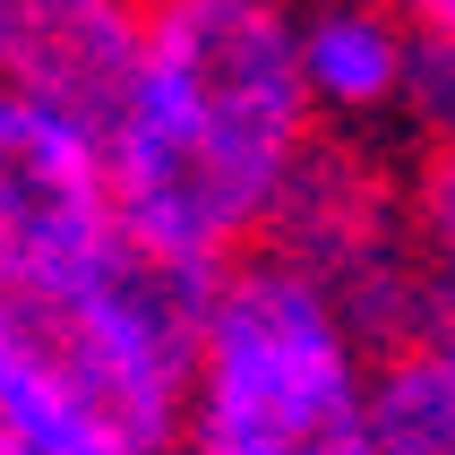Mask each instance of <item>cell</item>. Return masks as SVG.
Here are the masks:
<instances>
[{
    "label": "cell",
    "mask_w": 455,
    "mask_h": 455,
    "mask_svg": "<svg viewBox=\"0 0 455 455\" xmlns=\"http://www.w3.org/2000/svg\"><path fill=\"white\" fill-rule=\"evenodd\" d=\"M121 232L241 267L318 147L301 0H155L147 60L112 121Z\"/></svg>",
    "instance_id": "cell-1"
},
{
    "label": "cell",
    "mask_w": 455,
    "mask_h": 455,
    "mask_svg": "<svg viewBox=\"0 0 455 455\" xmlns=\"http://www.w3.org/2000/svg\"><path fill=\"white\" fill-rule=\"evenodd\" d=\"M224 275L138 232L69 275H0V421L44 455H172Z\"/></svg>",
    "instance_id": "cell-2"
},
{
    "label": "cell",
    "mask_w": 455,
    "mask_h": 455,
    "mask_svg": "<svg viewBox=\"0 0 455 455\" xmlns=\"http://www.w3.org/2000/svg\"><path fill=\"white\" fill-rule=\"evenodd\" d=\"M379 335L283 258H241L189 361V438L224 455H379Z\"/></svg>",
    "instance_id": "cell-3"
},
{
    "label": "cell",
    "mask_w": 455,
    "mask_h": 455,
    "mask_svg": "<svg viewBox=\"0 0 455 455\" xmlns=\"http://www.w3.org/2000/svg\"><path fill=\"white\" fill-rule=\"evenodd\" d=\"M258 250L301 267L309 283H327L379 335V353L438 318L421 241H412V164H395L379 138H327L318 129V147L301 155Z\"/></svg>",
    "instance_id": "cell-4"
},
{
    "label": "cell",
    "mask_w": 455,
    "mask_h": 455,
    "mask_svg": "<svg viewBox=\"0 0 455 455\" xmlns=\"http://www.w3.org/2000/svg\"><path fill=\"white\" fill-rule=\"evenodd\" d=\"M121 241L112 147L44 103L0 95V275H69Z\"/></svg>",
    "instance_id": "cell-5"
},
{
    "label": "cell",
    "mask_w": 455,
    "mask_h": 455,
    "mask_svg": "<svg viewBox=\"0 0 455 455\" xmlns=\"http://www.w3.org/2000/svg\"><path fill=\"white\" fill-rule=\"evenodd\" d=\"M147 26L155 0H0V95L112 138L147 60Z\"/></svg>",
    "instance_id": "cell-6"
},
{
    "label": "cell",
    "mask_w": 455,
    "mask_h": 455,
    "mask_svg": "<svg viewBox=\"0 0 455 455\" xmlns=\"http://www.w3.org/2000/svg\"><path fill=\"white\" fill-rule=\"evenodd\" d=\"M430 35L395 0H301V86L327 138H379L412 121Z\"/></svg>",
    "instance_id": "cell-7"
},
{
    "label": "cell",
    "mask_w": 455,
    "mask_h": 455,
    "mask_svg": "<svg viewBox=\"0 0 455 455\" xmlns=\"http://www.w3.org/2000/svg\"><path fill=\"white\" fill-rule=\"evenodd\" d=\"M412 241H421V275L438 292V318H455V147L412 155Z\"/></svg>",
    "instance_id": "cell-8"
},
{
    "label": "cell",
    "mask_w": 455,
    "mask_h": 455,
    "mask_svg": "<svg viewBox=\"0 0 455 455\" xmlns=\"http://www.w3.org/2000/svg\"><path fill=\"white\" fill-rule=\"evenodd\" d=\"M412 129H421V147H455V44H430V52H421Z\"/></svg>",
    "instance_id": "cell-9"
},
{
    "label": "cell",
    "mask_w": 455,
    "mask_h": 455,
    "mask_svg": "<svg viewBox=\"0 0 455 455\" xmlns=\"http://www.w3.org/2000/svg\"><path fill=\"white\" fill-rule=\"evenodd\" d=\"M395 9H404L430 44H455V0H395Z\"/></svg>",
    "instance_id": "cell-10"
},
{
    "label": "cell",
    "mask_w": 455,
    "mask_h": 455,
    "mask_svg": "<svg viewBox=\"0 0 455 455\" xmlns=\"http://www.w3.org/2000/svg\"><path fill=\"white\" fill-rule=\"evenodd\" d=\"M0 455H44V447H35V438H18L9 421H0Z\"/></svg>",
    "instance_id": "cell-11"
},
{
    "label": "cell",
    "mask_w": 455,
    "mask_h": 455,
    "mask_svg": "<svg viewBox=\"0 0 455 455\" xmlns=\"http://www.w3.org/2000/svg\"><path fill=\"white\" fill-rule=\"evenodd\" d=\"M172 455H224V447H206V438H180V447Z\"/></svg>",
    "instance_id": "cell-12"
}]
</instances>
